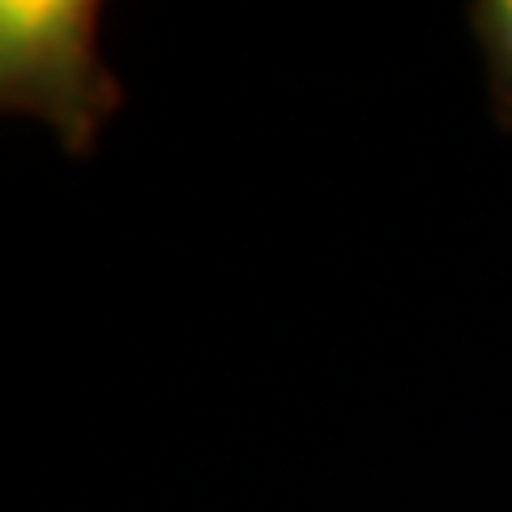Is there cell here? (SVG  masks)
Segmentation results:
<instances>
[{
	"instance_id": "obj_1",
	"label": "cell",
	"mask_w": 512,
	"mask_h": 512,
	"mask_svg": "<svg viewBox=\"0 0 512 512\" xmlns=\"http://www.w3.org/2000/svg\"><path fill=\"white\" fill-rule=\"evenodd\" d=\"M0 103L43 120L64 154L82 158L120 111V77L99 52L94 0H5L0 5Z\"/></svg>"
},
{
	"instance_id": "obj_2",
	"label": "cell",
	"mask_w": 512,
	"mask_h": 512,
	"mask_svg": "<svg viewBox=\"0 0 512 512\" xmlns=\"http://www.w3.org/2000/svg\"><path fill=\"white\" fill-rule=\"evenodd\" d=\"M470 30L487 60L495 124L512 133V0H478V5H470Z\"/></svg>"
}]
</instances>
